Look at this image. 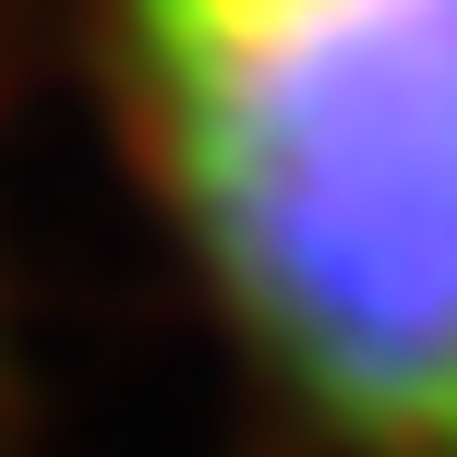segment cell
I'll return each instance as SVG.
<instances>
[{
	"instance_id": "obj_1",
	"label": "cell",
	"mask_w": 457,
	"mask_h": 457,
	"mask_svg": "<svg viewBox=\"0 0 457 457\" xmlns=\"http://www.w3.org/2000/svg\"><path fill=\"white\" fill-rule=\"evenodd\" d=\"M145 205L301 457H457V0H85Z\"/></svg>"
},
{
	"instance_id": "obj_2",
	"label": "cell",
	"mask_w": 457,
	"mask_h": 457,
	"mask_svg": "<svg viewBox=\"0 0 457 457\" xmlns=\"http://www.w3.org/2000/svg\"><path fill=\"white\" fill-rule=\"evenodd\" d=\"M0 457H12V445H0Z\"/></svg>"
}]
</instances>
